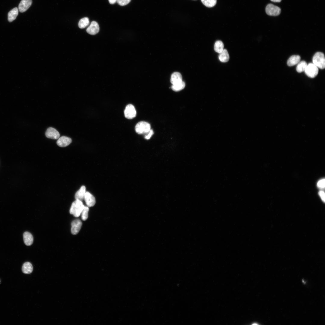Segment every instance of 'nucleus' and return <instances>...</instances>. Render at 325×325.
Returning a JSON list of instances; mask_svg holds the SVG:
<instances>
[{
    "mask_svg": "<svg viewBox=\"0 0 325 325\" xmlns=\"http://www.w3.org/2000/svg\"><path fill=\"white\" fill-rule=\"evenodd\" d=\"M18 14V8L17 7L11 10L8 14V20L11 22L15 20Z\"/></svg>",
    "mask_w": 325,
    "mask_h": 325,
    "instance_id": "nucleus-17",
    "label": "nucleus"
},
{
    "mask_svg": "<svg viewBox=\"0 0 325 325\" xmlns=\"http://www.w3.org/2000/svg\"><path fill=\"white\" fill-rule=\"evenodd\" d=\"M224 45L221 41L218 40L215 43L214 49L215 52L221 53L224 49Z\"/></svg>",
    "mask_w": 325,
    "mask_h": 325,
    "instance_id": "nucleus-20",
    "label": "nucleus"
},
{
    "mask_svg": "<svg viewBox=\"0 0 325 325\" xmlns=\"http://www.w3.org/2000/svg\"><path fill=\"white\" fill-rule=\"evenodd\" d=\"M72 141L71 139L65 136L59 138L57 141V144L59 147H65L69 145Z\"/></svg>",
    "mask_w": 325,
    "mask_h": 325,
    "instance_id": "nucleus-11",
    "label": "nucleus"
},
{
    "mask_svg": "<svg viewBox=\"0 0 325 325\" xmlns=\"http://www.w3.org/2000/svg\"><path fill=\"white\" fill-rule=\"evenodd\" d=\"M266 14L270 16H277L280 13L281 9L278 6L269 4H268L265 8Z\"/></svg>",
    "mask_w": 325,
    "mask_h": 325,
    "instance_id": "nucleus-5",
    "label": "nucleus"
},
{
    "mask_svg": "<svg viewBox=\"0 0 325 325\" xmlns=\"http://www.w3.org/2000/svg\"><path fill=\"white\" fill-rule=\"evenodd\" d=\"M24 242L27 246L31 245L33 241V238L32 234L29 232H25L23 234Z\"/></svg>",
    "mask_w": 325,
    "mask_h": 325,
    "instance_id": "nucleus-16",
    "label": "nucleus"
},
{
    "mask_svg": "<svg viewBox=\"0 0 325 325\" xmlns=\"http://www.w3.org/2000/svg\"><path fill=\"white\" fill-rule=\"evenodd\" d=\"M150 130V125L144 121L139 122L135 126L136 132L139 134L148 133Z\"/></svg>",
    "mask_w": 325,
    "mask_h": 325,
    "instance_id": "nucleus-3",
    "label": "nucleus"
},
{
    "mask_svg": "<svg viewBox=\"0 0 325 325\" xmlns=\"http://www.w3.org/2000/svg\"><path fill=\"white\" fill-rule=\"evenodd\" d=\"M147 135L145 136V138L147 139H149L150 138L152 135L153 134V132L152 130L150 129Z\"/></svg>",
    "mask_w": 325,
    "mask_h": 325,
    "instance_id": "nucleus-28",
    "label": "nucleus"
},
{
    "mask_svg": "<svg viewBox=\"0 0 325 325\" xmlns=\"http://www.w3.org/2000/svg\"><path fill=\"white\" fill-rule=\"evenodd\" d=\"M131 0H117V3L120 6H124L128 4Z\"/></svg>",
    "mask_w": 325,
    "mask_h": 325,
    "instance_id": "nucleus-26",
    "label": "nucleus"
},
{
    "mask_svg": "<svg viewBox=\"0 0 325 325\" xmlns=\"http://www.w3.org/2000/svg\"><path fill=\"white\" fill-rule=\"evenodd\" d=\"M185 83L183 81L181 82L172 85V89L174 91H179L184 88L185 87Z\"/></svg>",
    "mask_w": 325,
    "mask_h": 325,
    "instance_id": "nucleus-23",
    "label": "nucleus"
},
{
    "mask_svg": "<svg viewBox=\"0 0 325 325\" xmlns=\"http://www.w3.org/2000/svg\"><path fill=\"white\" fill-rule=\"evenodd\" d=\"M313 63L318 68L321 69H324L325 67V59L323 53L318 52L314 55L312 58Z\"/></svg>",
    "mask_w": 325,
    "mask_h": 325,
    "instance_id": "nucleus-2",
    "label": "nucleus"
},
{
    "mask_svg": "<svg viewBox=\"0 0 325 325\" xmlns=\"http://www.w3.org/2000/svg\"><path fill=\"white\" fill-rule=\"evenodd\" d=\"M202 3L206 6L211 8L214 6L216 4L217 0H201Z\"/></svg>",
    "mask_w": 325,
    "mask_h": 325,
    "instance_id": "nucleus-24",
    "label": "nucleus"
},
{
    "mask_svg": "<svg viewBox=\"0 0 325 325\" xmlns=\"http://www.w3.org/2000/svg\"><path fill=\"white\" fill-rule=\"evenodd\" d=\"M89 19L87 17H85L80 20L78 23V26L80 29H83L89 24Z\"/></svg>",
    "mask_w": 325,
    "mask_h": 325,
    "instance_id": "nucleus-22",
    "label": "nucleus"
},
{
    "mask_svg": "<svg viewBox=\"0 0 325 325\" xmlns=\"http://www.w3.org/2000/svg\"><path fill=\"white\" fill-rule=\"evenodd\" d=\"M45 135L47 138L54 139H58L60 137V134L58 131L51 127L47 129Z\"/></svg>",
    "mask_w": 325,
    "mask_h": 325,
    "instance_id": "nucleus-7",
    "label": "nucleus"
},
{
    "mask_svg": "<svg viewBox=\"0 0 325 325\" xmlns=\"http://www.w3.org/2000/svg\"><path fill=\"white\" fill-rule=\"evenodd\" d=\"M85 206L82 201L76 200L72 203L70 210V213L75 217H78L84 208Z\"/></svg>",
    "mask_w": 325,
    "mask_h": 325,
    "instance_id": "nucleus-1",
    "label": "nucleus"
},
{
    "mask_svg": "<svg viewBox=\"0 0 325 325\" xmlns=\"http://www.w3.org/2000/svg\"><path fill=\"white\" fill-rule=\"evenodd\" d=\"M307 63L305 61H300L296 67V70L298 73H301L305 71L307 66Z\"/></svg>",
    "mask_w": 325,
    "mask_h": 325,
    "instance_id": "nucleus-21",
    "label": "nucleus"
},
{
    "mask_svg": "<svg viewBox=\"0 0 325 325\" xmlns=\"http://www.w3.org/2000/svg\"><path fill=\"white\" fill-rule=\"evenodd\" d=\"M99 31V27L98 23L95 21H92L90 26L86 29L87 32L91 35H95L98 33Z\"/></svg>",
    "mask_w": 325,
    "mask_h": 325,
    "instance_id": "nucleus-9",
    "label": "nucleus"
},
{
    "mask_svg": "<svg viewBox=\"0 0 325 325\" xmlns=\"http://www.w3.org/2000/svg\"><path fill=\"white\" fill-rule=\"evenodd\" d=\"M85 192V187L83 185L82 186L80 189L75 193V197L76 200L82 201L84 200Z\"/></svg>",
    "mask_w": 325,
    "mask_h": 325,
    "instance_id": "nucleus-14",
    "label": "nucleus"
},
{
    "mask_svg": "<svg viewBox=\"0 0 325 325\" xmlns=\"http://www.w3.org/2000/svg\"><path fill=\"white\" fill-rule=\"evenodd\" d=\"M89 210L88 207L87 206H85L81 214L82 219L83 221H85L87 219Z\"/></svg>",
    "mask_w": 325,
    "mask_h": 325,
    "instance_id": "nucleus-25",
    "label": "nucleus"
},
{
    "mask_svg": "<svg viewBox=\"0 0 325 325\" xmlns=\"http://www.w3.org/2000/svg\"><path fill=\"white\" fill-rule=\"evenodd\" d=\"M109 2L111 4H113L117 2V0H108Z\"/></svg>",
    "mask_w": 325,
    "mask_h": 325,
    "instance_id": "nucleus-30",
    "label": "nucleus"
},
{
    "mask_svg": "<svg viewBox=\"0 0 325 325\" xmlns=\"http://www.w3.org/2000/svg\"><path fill=\"white\" fill-rule=\"evenodd\" d=\"M319 195L320 196L321 199L323 202H325V193L322 191H320L319 192Z\"/></svg>",
    "mask_w": 325,
    "mask_h": 325,
    "instance_id": "nucleus-29",
    "label": "nucleus"
},
{
    "mask_svg": "<svg viewBox=\"0 0 325 325\" xmlns=\"http://www.w3.org/2000/svg\"><path fill=\"white\" fill-rule=\"evenodd\" d=\"M218 58L221 62H228L229 59V56L227 50L226 49H224L222 51L219 53Z\"/></svg>",
    "mask_w": 325,
    "mask_h": 325,
    "instance_id": "nucleus-18",
    "label": "nucleus"
},
{
    "mask_svg": "<svg viewBox=\"0 0 325 325\" xmlns=\"http://www.w3.org/2000/svg\"><path fill=\"white\" fill-rule=\"evenodd\" d=\"M325 179H322L319 181L317 183V186L318 187L321 188H323L325 187Z\"/></svg>",
    "mask_w": 325,
    "mask_h": 325,
    "instance_id": "nucleus-27",
    "label": "nucleus"
},
{
    "mask_svg": "<svg viewBox=\"0 0 325 325\" xmlns=\"http://www.w3.org/2000/svg\"><path fill=\"white\" fill-rule=\"evenodd\" d=\"M82 223L79 219H76L73 221L71 223V232L73 235L77 234L80 230Z\"/></svg>",
    "mask_w": 325,
    "mask_h": 325,
    "instance_id": "nucleus-8",
    "label": "nucleus"
},
{
    "mask_svg": "<svg viewBox=\"0 0 325 325\" xmlns=\"http://www.w3.org/2000/svg\"><path fill=\"white\" fill-rule=\"evenodd\" d=\"M32 270L33 267L30 262H27L23 264L22 267V271L23 273L29 274L32 272Z\"/></svg>",
    "mask_w": 325,
    "mask_h": 325,
    "instance_id": "nucleus-19",
    "label": "nucleus"
},
{
    "mask_svg": "<svg viewBox=\"0 0 325 325\" xmlns=\"http://www.w3.org/2000/svg\"><path fill=\"white\" fill-rule=\"evenodd\" d=\"M305 72L306 75L311 78L315 77L318 74V68L313 63H309L307 65Z\"/></svg>",
    "mask_w": 325,
    "mask_h": 325,
    "instance_id": "nucleus-4",
    "label": "nucleus"
},
{
    "mask_svg": "<svg viewBox=\"0 0 325 325\" xmlns=\"http://www.w3.org/2000/svg\"><path fill=\"white\" fill-rule=\"evenodd\" d=\"M32 1V0H22L18 6V9L20 12L26 11L31 6Z\"/></svg>",
    "mask_w": 325,
    "mask_h": 325,
    "instance_id": "nucleus-12",
    "label": "nucleus"
},
{
    "mask_svg": "<svg viewBox=\"0 0 325 325\" xmlns=\"http://www.w3.org/2000/svg\"><path fill=\"white\" fill-rule=\"evenodd\" d=\"M124 113L126 118L131 119L136 116V112L134 106L132 104H129L126 106Z\"/></svg>",
    "mask_w": 325,
    "mask_h": 325,
    "instance_id": "nucleus-6",
    "label": "nucleus"
},
{
    "mask_svg": "<svg viewBox=\"0 0 325 325\" xmlns=\"http://www.w3.org/2000/svg\"><path fill=\"white\" fill-rule=\"evenodd\" d=\"M84 200L88 207L94 206L96 203L94 197L88 191L85 192Z\"/></svg>",
    "mask_w": 325,
    "mask_h": 325,
    "instance_id": "nucleus-10",
    "label": "nucleus"
},
{
    "mask_svg": "<svg viewBox=\"0 0 325 325\" xmlns=\"http://www.w3.org/2000/svg\"><path fill=\"white\" fill-rule=\"evenodd\" d=\"M300 57L299 55H293L288 60L287 64L289 67L295 65L300 61Z\"/></svg>",
    "mask_w": 325,
    "mask_h": 325,
    "instance_id": "nucleus-15",
    "label": "nucleus"
},
{
    "mask_svg": "<svg viewBox=\"0 0 325 325\" xmlns=\"http://www.w3.org/2000/svg\"><path fill=\"white\" fill-rule=\"evenodd\" d=\"M271 1L275 2H280L281 0H271Z\"/></svg>",
    "mask_w": 325,
    "mask_h": 325,
    "instance_id": "nucleus-31",
    "label": "nucleus"
},
{
    "mask_svg": "<svg viewBox=\"0 0 325 325\" xmlns=\"http://www.w3.org/2000/svg\"><path fill=\"white\" fill-rule=\"evenodd\" d=\"M182 76L180 73L178 72L173 73L171 75L170 81L172 85L181 82L182 81Z\"/></svg>",
    "mask_w": 325,
    "mask_h": 325,
    "instance_id": "nucleus-13",
    "label": "nucleus"
}]
</instances>
